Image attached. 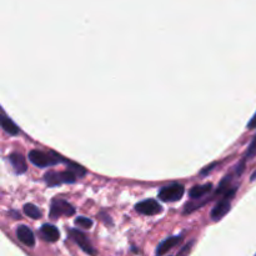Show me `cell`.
Here are the masks:
<instances>
[{"mask_svg": "<svg viewBox=\"0 0 256 256\" xmlns=\"http://www.w3.org/2000/svg\"><path fill=\"white\" fill-rule=\"evenodd\" d=\"M28 156H29V160L38 168H48V166L56 165L64 159L54 152H50L49 154H47V153L39 152V150H32Z\"/></svg>", "mask_w": 256, "mask_h": 256, "instance_id": "6da1fadb", "label": "cell"}, {"mask_svg": "<svg viewBox=\"0 0 256 256\" xmlns=\"http://www.w3.org/2000/svg\"><path fill=\"white\" fill-rule=\"evenodd\" d=\"M75 214V209L71 204L63 199H54L50 207V218L58 219L59 216H71Z\"/></svg>", "mask_w": 256, "mask_h": 256, "instance_id": "7a4b0ae2", "label": "cell"}, {"mask_svg": "<svg viewBox=\"0 0 256 256\" xmlns=\"http://www.w3.org/2000/svg\"><path fill=\"white\" fill-rule=\"evenodd\" d=\"M184 192H185V188L181 184H171L169 187H165L159 192V199L165 203H170V201H178L183 198Z\"/></svg>", "mask_w": 256, "mask_h": 256, "instance_id": "3957f363", "label": "cell"}, {"mask_svg": "<svg viewBox=\"0 0 256 256\" xmlns=\"http://www.w3.org/2000/svg\"><path fill=\"white\" fill-rule=\"evenodd\" d=\"M135 210L143 215H156V214L161 213L163 207L154 199H148V200H144L135 205Z\"/></svg>", "mask_w": 256, "mask_h": 256, "instance_id": "277c9868", "label": "cell"}, {"mask_svg": "<svg viewBox=\"0 0 256 256\" xmlns=\"http://www.w3.org/2000/svg\"><path fill=\"white\" fill-rule=\"evenodd\" d=\"M69 235L70 238L80 246V249H83V251H85V253L89 254V255L95 256V249L91 246V244L89 242V240H87L86 235H85L84 233H82L80 230H76V229H71V230L69 231Z\"/></svg>", "mask_w": 256, "mask_h": 256, "instance_id": "5b68a950", "label": "cell"}, {"mask_svg": "<svg viewBox=\"0 0 256 256\" xmlns=\"http://www.w3.org/2000/svg\"><path fill=\"white\" fill-rule=\"evenodd\" d=\"M17 239H19V241H21L24 245L29 246V248H33L35 245L34 233H33L26 225H20V226H17Z\"/></svg>", "mask_w": 256, "mask_h": 256, "instance_id": "8992f818", "label": "cell"}, {"mask_svg": "<svg viewBox=\"0 0 256 256\" xmlns=\"http://www.w3.org/2000/svg\"><path fill=\"white\" fill-rule=\"evenodd\" d=\"M229 211H230V201L222 199V200L219 201L218 204L215 205V207L211 210L210 216H211V219H213L214 222H218V220H220L222 218H224Z\"/></svg>", "mask_w": 256, "mask_h": 256, "instance_id": "52a82bcc", "label": "cell"}, {"mask_svg": "<svg viewBox=\"0 0 256 256\" xmlns=\"http://www.w3.org/2000/svg\"><path fill=\"white\" fill-rule=\"evenodd\" d=\"M9 161L14 168L15 172L17 174H24L28 169V165H26V161L24 159V156L21 154H17V153H13V154L9 155Z\"/></svg>", "mask_w": 256, "mask_h": 256, "instance_id": "ba28073f", "label": "cell"}, {"mask_svg": "<svg viewBox=\"0 0 256 256\" xmlns=\"http://www.w3.org/2000/svg\"><path fill=\"white\" fill-rule=\"evenodd\" d=\"M180 241H181V236H171V238H168V239L164 240V241L161 242L159 246H157L156 255L157 256L164 255V254L168 253L170 249H172L174 246H176V245H178Z\"/></svg>", "mask_w": 256, "mask_h": 256, "instance_id": "9c48e42d", "label": "cell"}, {"mask_svg": "<svg viewBox=\"0 0 256 256\" xmlns=\"http://www.w3.org/2000/svg\"><path fill=\"white\" fill-rule=\"evenodd\" d=\"M40 231L44 239L48 240V241H58L59 238H60V233H59V230L54 225L44 224L43 226H41Z\"/></svg>", "mask_w": 256, "mask_h": 256, "instance_id": "30bf717a", "label": "cell"}, {"mask_svg": "<svg viewBox=\"0 0 256 256\" xmlns=\"http://www.w3.org/2000/svg\"><path fill=\"white\" fill-rule=\"evenodd\" d=\"M213 189V185L211 184H204V185H196V187L192 188L190 190V198L194 199V200H199L203 196H205L206 194H209Z\"/></svg>", "mask_w": 256, "mask_h": 256, "instance_id": "8fae6325", "label": "cell"}, {"mask_svg": "<svg viewBox=\"0 0 256 256\" xmlns=\"http://www.w3.org/2000/svg\"><path fill=\"white\" fill-rule=\"evenodd\" d=\"M44 180L48 185L50 187H55V185H60V184H64V176H63V171H49L45 174L44 176Z\"/></svg>", "mask_w": 256, "mask_h": 256, "instance_id": "7c38bea8", "label": "cell"}, {"mask_svg": "<svg viewBox=\"0 0 256 256\" xmlns=\"http://www.w3.org/2000/svg\"><path fill=\"white\" fill-rule=\"evenodd\" d=\"M0 122H1V126H3V129L6 131V133H8V134H10V135L19 134V128H17L14 122L9 119V118H6L5 115H1Z\"/></svg>", "mask_w": 256, "mask_h": 256, "instance_id": "4fadbf2b", "label": "cell"}, {"mask_svg": "<svg viewBox=\"0 0 256 256\" xmlns=\"http://www.w3.org/2000/svg\"><path fill=\"white\" fill-rule=\"evenodd\" d=\"M24 213L26 216H29L32 219H40L41 211L38 206H35L34 204H26L24 205Z\"/></svg>", "mask_w": 256, "mask_h": 256, "instance_id": "5bb4252c", "label": "cell"}, {"mask_svg": "<svg viewBox=\"0 0 256 256\" xmlns=\"http://www.w3.org/2000/svg\"><path fill=\"white\" fill-rule=\"evenodd\" d=\"M75 225L83 227V229H90L93 226V220L85 218V216H79L78 219H75Z\"/></svg>", "mask_w": 256, "mask_h": 256, "instance_id": "9a60e30c", "label": "cell"}, {"mask_svg": "<svg viewBox=\"0 0 256 256\" xmlns=\"http://www.w3.org/2000/svg\"><path fill=\"white\" fill-rule=\"evenodd\" d=\"M254 156H256V135L255 137L253 139V141H251V144L249 145V149H248V153H246V155H245V160H248V159H253Z\"/></svg>", "mask_w": 256, "mask_h": 256, "instance_id": "2e32d148", "label": "cell"}, {"mask_svg": "<svg viewBox=\"0 0 256 256\" xmlns=\"http://www.w3.org/2000/svg\"><path fill=\"white\" fill-rule=\"evenodd\" d=\"M191 245H192V242H189V244L185 245V246L183 248V250H181L180 253H179V256H187V254L189 253L190 248H191Z\"/></svg>", "mask_w": 256, "mask_h": 256, "instance_id": "e0dca14e", "label": "cell"}, {"mask_svg": "<svg viewBox=\"0 0 256 256\" xmlns=\"http://www.w3.org/2000/svg\"><path fill=\"white\" fill-rule=\"evenodd\" d=\"M248 129H256V114L253 117V119L250 120V122L248 124Z\"/></svg>", "mask_w": 256, "mask_h": 256, "instance_id": "ac0fdd59", "label": "cell"}, {"mask_svg": "<svg viewBox=\"0 0 256 256\" xmlns=\"http://www.w3.org/2000/svg\"><path fill=\"white\" fill-rule=\"evenodd\" d=\"M214 166H215V164H211V165H210V166H206V168H205V170H203V171H201V175H206L207 172L210 171V170L213 169Z\"/></svg>", "mask_w": 256, "mask_h": 256, "instance_id": "d6986e66", "label": "cell"}, {"mask_svg": "<svg viewBox=\"0 0 256 256\" xmlns=\"http://www.w3.org/2000/svg\"><path fill=\"white\" fill-rule=\"evenodd\" d=\"M250 180H251V181L256 180V171H255V172H254V174H253V175H251V179H250Z\"/></svg>", "mask_w": 256, "mask_h": 256, "instance_id": "ffe728a7", "label": "cell"}]
</instances>
